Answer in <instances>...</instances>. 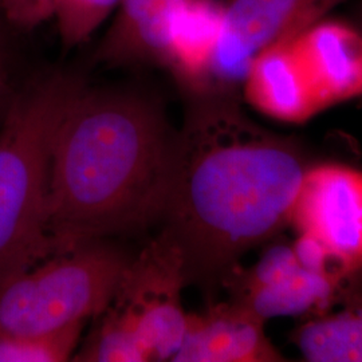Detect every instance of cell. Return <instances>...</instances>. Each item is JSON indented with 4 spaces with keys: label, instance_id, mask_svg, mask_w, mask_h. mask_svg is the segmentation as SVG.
<instances>
[{
    "label": "cell",
    "instance_id": "5bb4252c",
    "mask_svg": "<svg viewBox=\"0 0 362 362\" xmlns=\"http://www.w3.org/2000/svg\"><path fill=\"white\" fill-rule=\"evenodd\" d=\"M181 1L119 0L95 58L109 66H158L167 22Z\"/></svg>",
    "mask_w": 362,
    "mask_h": 362
},
{
    "label": "cell",
    "instance_id": "9c48e42d",
    "mask_svg": "<svg viewBox=\"0 0 362 362\" xmlns=\"http://www.w3.org/2000/svg\"><path fill=\"white\" fill-rule=\"evenodd\" d=\"M175 362H284L285 354L266 333V321L242 303L209 302L199 313H188L184 339Z\"/></svg>",
    "mask_w": 362,
    "mask_h": 362
},
{
    "label": "cell",
    "instance_id": "52a82bcc",
    "mask_svg": "<svg viewBox=\"0 0 362 362\" xmlns=\"http://www.w3.org/2000/svg\"><path fill=\"white\" fill-rule=\"evenodd\" d=\"M345 279L337 272L303 264L293 240L281 233L263 246L254 264H240L223 290L267 322L279 317L306 318L330 309Z\"/></svg>",
    "mask_w": 362,
    "mask_h": 362
},
{
    "label": "cell",
    "instance_id": "ba28073f",
    "mask_svg": "<svg viewBox=\"0 0 362 362\" xmlns=\"http://www.w3.org/2000/svg\"><path fill=\"white\" fill-rule=\"evenodd\" d=\"M345 0H223L208 93H236L251 61L327 16Z\"/></svg>",
    "mask_w": 362,
    "mask_h": 362
},
{
    "label": "cell",
    "instance_id": "4fadbf2b",
    "mask_svg": "<svg viewBox=\"0 0 362 362\" xmlns=\"http://www.w3.org/2000/svg\"><path fill=\"white\" fill-rule=\"evenodd\" d=\"M290 342L305 361L362 362V270L345 279L330 309L302 318Z\"/></svg>",
    "mask_w": 362,
    "mask_h": 362
},
{
    "label": "cell",
    "instance_id": "6da1fadb",
    "mask_svg": "<svg viewBox=\"0 0 362 362\" xmlns=\"http://www.w3.org/2000/svg\"><path fill=\"white\" fill-rule=\"evenodd\" d=\"M185 100L158 235L179 252L187 286L212 302L246 254L284 233L306 170L330 156L262 127L240 94Z\"/></svg>",
    "mask_w": 362,
    "mask_h": 362
},
{
    "label": "cell",
    "instance_id": "7c38bea8",
    "mask_svg": "<svg viewBox=\"0 0 362 362\" xmlns=\"http://www.w3.org/2000/svg\"><path fill=\"white\" fill-rule=\"evenodd\" d=\"M221 6L223 0H182L169 16L158 67L168 71L185 97L208 91Z\"/></svg>",
    "mask_w": 362,
    "mask_h": 362
},
{
    "label": "cell",
    "instance_id": "2e32d148",
    "mask_svg": "<svg viewBox=\"0 0 362 362\" xmlns=\"http://www.w3.org/2000/svg\"><path fill=\"white\" fill-rule=\"evenodd\" d=\"M85 324L42 334L0 333V362L73 361Z\"/></svg>",
    "mask_w": 362,
    "mask_h": 362
},
{
    "label": "cell",
    "instance_id": "30bf717a",
    "mask_svg": "<svg viewBox=\"0 0 362 362\" xmlns=\"http://www.w3.org/2000/svg\"><path fill=\"white\" fill-rule=\"evenodd\" d=\"M325 109L362 97V33L354 22L324 18L290 37Z\"/></svg>",
    "mask_w": 362,
    "mask_h": 362
},
{
    "label": "cell",
    "instance_id": "9a60e30c",
    "mask_svg": "<svg viewBox=\"0 0 362 362\" xmlns=\"http://www.w3.org/2000/svg\"><path fill=\"white\" fill-rule=\"evenodd\" d=\"M97 318L98 324L78 348L73 361H153L141 334L118 311L107 306Z\"/></svg>",
    "mask_w": 362,
    "mask_h": 362
},
{
    "label": "cell",
    "instance_id": "ffe728a7",
    "mask_svg": "<svg viewBox=\"0 0 362 362\" xmlns=\"http://www.w3.org/2000/svg\"><path fill=\"white\" fill-rule=\"evenodd\" d=\"M354 25L358 27V30L362 33V0H360V3H358V6H357V13H356Z\"/></svg>",
    "mask_w": 362,
    "mask_h": 362
},
{
    "label": "cell",
    "instance_id": "e0dca14e",
    "mask_svg": "<svg viewBox=\"0 0 362 362\" xmlns=\"http://www.w3.org/2000/svg\"><path fill=\"white\" fill-rule=\"evenodd\" d=\"M119 0H58L54 21L65 50L85 45L91 35L112 19Z\"/></svg>",
    "mask_w": 362,
    "mask_h": 362
},
{
    "label": "cell",
    "instance_id": "d6986e66",
    "mask_svg": "<svg viewBox=\"0 0 362 362\" xmlns=\"http://www.w3.org/2000/svg\"><path fill=\"white\" fill-rule=\"evenodd\" d=\"M3 16L0 13V107L8 104L11 98V91H10V85H8V74H7V67H6V59H4V52H3V40H1V23H3Z\"/></svg>",
    "mask_w": 362,
    "mask_h": 362
},
{
    "label": "cell",
    "instance_id": "8fae6325",
    "mask_svg": "<svg viewBox=\"0 0 362 362\" xmlns=\"http://www.w3.org/2000/svg\"><path fill=\"white\" fill-rule=\"evenodd\" d=\"M240 97L260 115L285 124H305L326 110L288 38L251 61Z\"/></svg>",
    "mask_w": 362,
    "mask_h": 362
},
{
    "label": "cell",
    "instance_id": "8992f818",
    "mask_svg": "<svg viewBox=\"0 0 362 362\" xmlns=\"http://www.w3.org/2000/svg\"><path fill=\"white\" fill-rule=\"evenodd\" d=\"M184 287L180 255L158 235L130 258L109 305L137 329L153 361H172L184 339L188 322L181 302Z\"/></svg>",
    "mask_w": 362,
    "mask_h": 362
},
{
    "label": "cell",
    "instance_id": "5b68a950",
    "mask_svg": "<svg viewBox=\"0 0 362 362\" xmlns=\"http://www.w3.org/2000/svg\"><path fill=\"white\" fill-rule=\"evenodd\" d=\"M288 227L322 247L342 276L362 270V169L325 157L300 182Z\"/></svg>",
    "mask_w": 362,
    "mask_h": 362
},
{
    "label": "cell",
    "instance_id": "ac0fdd59",
    "mask_svg": "<svg viewBox=\"0 0 362 362\" xmlns=\"http://www.w3.org/2000/svg\"><path fill=\"white\" fill-rule=\"evenodd\" d=\"M58 0H0L3 21L22 31H33L54 21Z\"/></svg>",
    "mask_w": 362,
    "mask_h": 362
},
{
    "label": "cell",
    "instance_id": "277c9868",
    "mask_svg": "<svg viewBox=\"0 0 362 362\" xmlns=\"http://www.w3.org/2000/svg\"><path fill=\"white\" fill-rule=\"evenodd\" d=\"M129 262L121 250L97 240L10 272L0 279V333L42 334L100 317Z\"/></svg>",
    "mask_w": 362,
    "mask_h": 362
},
{
    "label": "cell",
    "instance_id": "3957f363",
    "mask_svg": "<svg viewBox=\"0 0 362 362\" xmlns=\"http://www.w3.org/2000/svg\"><path fill=\"white\" fill-rule=\"evenodd\" d=\"M85 82L50 71L11 95L0 127V279L52 254L49 170L55 130Z\"/></svg>",
    "mask_w": 362,
    "mask_h": 362
},
{
    "label": "cell",
    "instance_id": "7a4b0ae2",
    "mask_svg": "<svg viewBox=\"0 0 362 362\" xmlns=\"http://www.w3.org/2000/svg\"><path fill=\"white\" fill-rule=\"evenodd\" d=\"M175 132L163 106L145 93L83 83L52 139V252L160 223Z\"/></svg>",
    "mask_w": 362,
    "mask_h": 362
}]
</instances>
